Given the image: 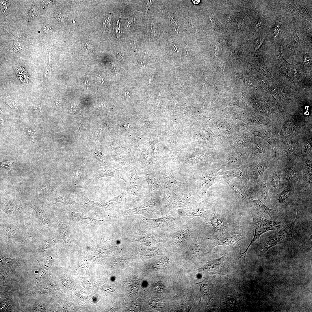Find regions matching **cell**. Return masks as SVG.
Segmentation results:
<instances>
[{"mask_svg": "<svg viewBox=\"0 0 312 312\" xmlns=\"http://www.w3.org/2000/svg\"><path fill=\"white\" fill-rule=\"evenodd\" d=\"M227 182L240 200L246 202L250 201L252 198L251 192L243 183L235 181L231 179H228Z\"/></svg>", "mask_w": 312, "mask_h": 312, "instance_id": "obj_8", "label": "cell"}, {"mask_svg": "<svg viewBox=\"0 0 312 312\" xmlns=\"http://www.w3.org/2000/svg\"><path fill=\"white\" fill-rule=\"evenodd\" d=\"M213 214V217L210 219V220L214 230L213 233L215 232H218L219 228L220 226L224 227L227 229L226 227L223 224L220 216L215 212V210Z\"/></svg>", "mask_w": 312, "mask_h": 312, "instance_id": "obj_17", "label": "cell"}, {"mask_svg": "<svg viewBox=\"0 0 312 312\" xmlns=\"http://www.w3.org/2000/svg\"><path fill=\"white\" fill-rule=\"evenodd\" d=\"M222 167L211 168L203 173L200 179V190L205 193L207 190L213 183L217 174Z\"/></svg>", "mask_w": 312, "mask_h": 312, "instance_id": "obj_10", "label": "cell"}, {"mask_svg": "<svg viewBox=\"0 0 312 312\" xmlns=\"http://www.w3.org/2000/svg\"><path fill=\"white\" fill-rule=\"evenodd\" d=\"M262 22L261 21H259L256 25V28H258L259 26H260L262 24Z\"/></svg>", "mask_w": 312, "mask_h": 312, "instance_id": "obj_42", "label": "cell"}, {"mask_svg": "<svg viewBox=\"0 0 312 312\" xmlns=\"http://www.w3.org/2000/svg\"><path fill=\"white\" fill-rule=\"evenodd\" d=\"M168 18L171 22V23L174 27L175 31L178 32L179 25L178 22L176 19H174L172 16L170 15H168Z\"/></svg>", "mask_w": 312, "mask_h": 312, "instance_id": "obj_28", "label": "cell"}, {"mask_svg": "<svg viewBox=\"0 0 312 312\" xmlns=\"http://www.w3.org/2000/svg\"><path fill=\"white\" fill-rule=\"evenodd\" d=\"M151 28L152 29V33L153 34L155 35V27L154 25V24H152L151 25Z\"/></svg>", "mask_w": 312, "mask_h": 312, "instance_id": "obj_41", "label": "cell"}, {"mask_svg": "<svg viewBox=\"0 0 312 312\" xmlns=\"http://www.w3.org/2000/svg\"><path fill=\"white\" fill-rule=\"evenodd\" d=\"M0 120L1 124H3L4 123L3 116V113L1 110H0Z\"/></svg>", "mask_w": 312, "mask_h": 312, "instance_id": "obj_39", "label": "cell"}, {"mask_svg": "<svg viewBox=\"0 0 312 312\" xmlns=\"http://www.w3.org/2000/svg\"><path fill=\"white\" fill-rule=\"evenodd\" d=\"M2 228L8 236L10 238H15L20 236V230L18 226L14 225L6 224Z\"/></svg>", "mask_w": 312, "mask_h": 312, "instance_id": "obj_15", "label": "cell"}, {"mask_svg": "<svg viewBox=\"0 0 312 312\" xmlns=\"http://www.w3.org/2000/svg\"><path fill=\"white\" fill-rule=\"evenodd\" d=\"M38 10L35 7H33L30 8L29 11V15L32 18H34L37 17L38 14Z\"/></svg>", "mask_w": 312, "mask_h": 312, "instance_id": "obj_29", "label": "cell"}, {"mask_svg": "<svg viewBox=\"0 0 312 312\" xmlns=\"http://www.w3.org/2000/svg\"><path fill=\"white\" fill-rule=\"evenodd\" d=\"M14 160H8L4 161L2 162L1 164V166L6 169L9 170L10 171V174L11 176V179L12 183L13 184L12 180V177L11 176V167L13 163L14 162Z\"/></svg>", "mask_w": 312, "mask_h": 312, "instance_id": "obj_25", "label": "cell"}, {"mask_svg": "<svg viewBox=\"0 0 312 312\" xmlns=\"http://www.w3.org/2000/svg\"><path fill=\"white\" fill-rule=\"evenodd\" d=\"M305 178L311 184H312V171H307L305 174Z\"/></svg>", "mask_w": 312, "mask_h": 312, "instance_id": "obj_31", "label": "cell"}, {"mask_svg": "<svg viewBox=\"0 0 312 312\" xmlns=\"http://www.w3.org/2000/svg\"><path fill=\"white\" fill-rule=\"evenodd\" d=\"M0 203L3 211L10 216H15L20 215L22 212V207L15 202L1 197Z\"/></svg>", "mask_w": 312, "mask_h": 312, "instance_id": "obj_11", "label": "cell"}, {"mask_svg": "<svg viewBox=\"0 0 312 312\" xmlns=\"http://www.w3.org/2000/svg\"><path fill=\"white\" fill-rule=\"evenodd\" d=\"M196 217L189 219L187 222L168 233V241L166 243L169 248L186 251L200 232Z\"/></svg>", "mask_w": 312, "mask_h": 312, "instance_id": "obj_1", "label": "cell"}, {"mask_svg": "<svg viewBox=\"0 0 312 312\" xmlns=\"http://www.w3.org/2000/svg\"><path fill=\"white\" fill-rule=\"evenodd\" d=\"M294 36L295 39V40L296 42L299 44L300 43V40L299 38L298 35L296 32L294 33Z\"/></svg>", "mask_w": 312, "mask_h": 312, "instance_id": "obj_36", "label": "cell"}, {"mask_svg": "<svg viewBox=\"0 0 312 312\" xmlns=\"http://www.w3.org/2000/svg\"><path fill=\"white\" fill-rule=\"evenodd\" d=\"M49 62L48 65L45 68L44 73V76L46 79L50 78L51 75V64Z\"/></svg>", "mask_w": 312, "mask_h": 312, "instance_id": "obj_27", "label": "cell"}, {"mask_svg": "<svg viewBox=\"0 0 312 312\" xmlns=\"http://www.w3.org/2000/svg\"><path fill=\"white\" fill-rule=\"evenodd\" d=\"M189 206L179 209L178 211V216L186 220L199 217L206 220L210 219L214 211L213 207L206 200L194 203Z\"/></svg>", "mask_w": 312, "mask_h": 312, "instance_id": "obj_4", "label": "cell"}, {"mask_svg": "<svg viewBox=\"0 0 312 312\" xmlns=\"http://www.w3.org/2000/svg\"><path fill=\"white\" fill-rule=\"evenodd\" d=\"M16 73L21 81L25 84L28 83L29 76L26 70L23 68L19 66L17 68Z\"/></svg>", "mask_w": 312, "mask_h": 312, "instance_id": "obj_19", "label": "cell"}, {"mask_svg": "<svg viewBox=\"0 0 312 312\" xmlns=\"http://www.w3.org/2000/svg\"><path fill=\"white\" fill-rule=\"evenodd\" d=\"M252 216L255 230L254 237L246 250L243 253H240L239 258H246L247 252L250 246L262 234L270 230L281 229L285 226L281 222L266 219L256 214L252 213Z\"/></svg>", "mask_w": 312, "mask_h": 312, "instance_id": "obj_3", "label": "cell"}, {"mask_svg": "<svg viewBox=\"0 0 312 312\" xmlns=\"http://www.w3.org/2000/svg\"><path fill=\"white\" fill-rule=\"evenodd\" d=\"M42 30L45 33L47 34H50L53 33L52 27L48 25L43 26Z\"/></svg>", "mask_w": 312, "mask_h": 312, "instance_id": "obj_30", "label": "cell"}, {"mask_svg": "<svg viewBox=\"0 0 312 312\" xmlns=\"http://www.w3.org/2000/svg\"><path fill=\"white\" fill-rule=\"evenodd\" d=\"M55 17L59 21H61L63 18L64 16L61 13H57L55 15Z\"/></svg>", "mask_w": 312, "mask_h": 312, "instance_id": "obj_35", "label": "cell"}, {"mask_svg": "<svg viewBox=\"0 0 312 312\" xmlns=\"http://www.w3.org/2000/svg\"><path fill=\"white\" fill-rule=\"evenodd\" d=\"M244 168L238 167L227 170L226 171L218 172L217 174V177L226 178L230 177H236L242 181H244L246 179V174Z\"/></svg>", "mask_w": 312, "mask_h": 312, "instance_id": "obj_13", "label": "cell"}, {"mask_svg": "<svg viewBox=\"0 0 312 312\" xmlns=\"http://www.w3.org/2000/svg\"><path fill=\"white\" fill-rule=\"evenodd\" d=\"M56 192V189L51 182L45 180L40 181L36 188L38 197L46 198Z\"/></svg>", "mask_w": 312, "mask_h": 312, "instance_id": "obj_12", "label": "cell"}, {"mask_svg": "<svg viewBox=\"0 0 312 312\" xmlns=\"http://www.w3.org/2000/svg\"><path fill=\"white\" fill-rule=\"evenodd\" d=\"M285 176L287 180L291 181L295 179L296 177V174L293 168H289L286 170Z\"/></svg>", "mask_w": 312, "mask_h": 312, "instance_id": "obj_23", "label": "cell"}, {"mask_svg": "<svg viewBox=\"0 0 312 312\" xmlns=\"http://www.w3.org/2000/svg\"><path fill=\"white\" fill-rule=\"evenodd\" d=\"M29 207L35 211L36 217L40 222L45 225L49 224L48 217L45 208L36 203H31Z\"/></svg>", "mask_w": 312, "mask_h": 312, "instance_id": "obj_14", "label": "cell"}, {"mask_svg": "<svg viewBox=\"0 0 312 312\" xmlns=\"http://www.w3.org/2000/svg\"><path fill=\"white\" fill-rule=\"evenodd\" d=\"M250 201L254 210L260 217L271 220L275 218L276 210L269 208L260 200L252 198Z\"/></svg>", "mask_w": 312, "mask_h": 312, "instance_id": "obj_9", "label": "cell"}, {"mask_svg": "<svg viewBox=\"0 0 312 312\" xmlns=\"http://www.w3.org/2000/svg\"><path fill=\"white\" fill-rule=\"evenodd\" d=\"M110 19L108 16H107L104 19V21L103 22V25H105L106 27L107 26H108V27H110Z\"/></svg>", "mask_w": 312, "mask_h": 312, "instance_id": "obj_32", "label": "cell"}, {"mask_svg": "<svg viewBox=\"0 0 312 312\" xmlns=\"http://www.w3.org/2000/svg\"><path fill=\"white\" fill-rule=\"evenodd\" d=\"M194 283L198 285L200 287V296L199 304L202 299L205 297L209 294V288L207 283L204 281Z\"/></svg>", "mask_w": 312, "mask_h": 312, "instance_id": "obj_18", "label": "cell"}, {"mask_svg": "<svg viewBox=\"0 0 312 312\" xmlns=\"http://www.w3.org/2000/svg\"><path fill=\"white\" fill-rule=\"evenodd\" d=\"M263 39L260 40L258 42V44H257V46H256V48H255V50H257L258 49V48H259V47H260V46L262 44V43H263Z\"/></svg>", "mask_w": 312, "mask_h": 312, "instance_id": "obj_38", "label": "cell"}, {"mask_svg": "<svg viewBox=\"0 0 312 312\" xmlns=\"http://www.w3.org/2000/svg\"><path fill=\"white\" fill-rule=\"evenodd\" d=\"M280 178L276 172H274L272 177L271 183L273 188L278 187L280 183Z\"/></svg>", "mask_w": 312, "mask_h": 312, "instance_id": "obj_22", "label": "cell"}, {"mask_svg": "<svg viewBox=\"0 0 312 312\" xmlns=\"http://www.w3.org/2000/svg\"><path fill=\"white\" fill-rule=\"evenodd\" d=\"M208 242V245L211 249H212L219 246H229L233 247L236 244L239 246L240 252H241V248L238 243V242L243 239V236L237 234H234L229 236L221 237L216 236L211 237L202 238Z\"/></svg>", "mask_w": 312, "mask_h": 312, "instance_id": "obj_6", "label": "cell"}, {"mask_svg": "<svg viewBox=\"0 0 312 312\" xmlns=\"http://www.w3.org/2000/svg\"><path fill=\"white\" fill-rule=\"evenodd\" d=\"M290 195L289 191L284 190L278 195L276 197V202L279 204L284 203Z\"/></svg>", "mask_w": 312, "mask_h": 312, "instance_id": "obj_20", "label": "cell"}, {"mask_svg": "<svg viewBox=\"0 0 312 312\" xmlns=\"http://www.w3.org/2000/svg\"><path fill=\"white\" fill-rule=\"evenodd\" d=\"M305 166L307 170L312 171L311 161L310 160L307 161L306 162Z\"/></svg>", "mask_w": 312, "mask_h": 312, "instance_id": "obj_33", "label": "cell"}, {"mask_svg": "<svg viewBox=\"0 0 312 312\" xmlns=\"http://www.w3.org/2000/svg\"><path fill=\"white\" fill-rule=\"evenodd\" d=\"M261 194L265 200H268L270 199V196L268 189L266 183L263 182L261 183L260 188Z\"/></svg>", "mask_w": 312, "mask_h": 312, "instance_id": "obj_21", "label": "cell"}, {"mask_svg": "<svg viewBox=\"0 0 312 312\" xmlns=\"http://www.w3.org/2000/svg\"><path fill=\"white\" fill-rule=\"evenodd\" d=\"M209 253L210 252L207 251L198 244L196 238L182 254V257L188 260H196L202 258Z\"/></svg>", "mask_w": 312, "mask_h": 312, "instance_id": "obj_7", "label": "cell"}, {"mask_svg": "<svg viewBox=\"0 0 312 312\" xmlns=\"http://www.w3.org/2000/svg\"><path fill=\"white\" fill-rule=\"evenodd\" d=\"M117 54L118 57L124 60V56L122 53L121 52H117Z\"/></svg>", "mask_w": 312, "mask_h": 312, "instance_id": "obj_40", "label": "cell"}, {"mask_svg": "<svg viewBox=\"0 0 312 312\" xmlns=\"http://www.w3.org/2000/svg\"><path fill=\"white\" fill-rule=\"evenodd\" d=\"M268 167V166L263 163L255 165L251 168L252 174L253 177L257 180L259 177L262 176Z\"/></svg>", "mask_w": 312, "mask_h": 312, "instance_id": "obj_16", "label": "cell"}, {"mask_svg": "<svg viewBox=\"0 0 312 312\" xmlns=\"http://www.w3.org/2000/svg\"><path fill=\"white\" fill-rule=\"evenodd\" d=\"M4 99L7 104L12 109L14 108H16L15 101L11 97L8 96H6L5 97Z\"/></svg>", "mask_w": 312, "mask_h": 312, "instance_id": "obj_26", "label": "cell"}, {"mask_svg": "<svg viewBox=\"0 0 312 312\" xmlns=\"http://www.w3.org/2000/svg\"><path fill=\"white\" fill-rule=\"evenodd\" d=\"M228 262L227 255L223 254L219 258L207 261L197 270L200 272H211L227 276Z\"/></svg>", "mask_w": 312, "mask_h": 312, "instance_id": "obj_5", "label": "cell"}, {"mask_svg": "<svg viewBox=\"0 0 312 312\" xmlns=\"http://www.w3.org/2000/svg\"><path fill=\"white\" fill-rule=\"evenodd\" d=\"M193 2L195 4H197L199 3L200 2V0H192Z\"/></svg>", "mask_w": 312, "mask_h": 312, "instance_id": "obj_43", "label": "cell"}, {"mask_svg": "<svg viewBox=\"0 0 312 312\" xmlns=\"http://www.w3.org/2000/svg\"><path fill=\"white\" fill-rule=\"evenodd\" d=\"M211 20L213 28L216 30L220 31L222 28V26L217 19L213 16L211 17Z\"/></svg>", "mask_w": 312, "mask_h": 312, "instance_id": "obj_24", "label": "cell"}, {"mask_svg": "<svg viewBox=\"0 0 312 312\" xmlns=\"http://www.w3.org/2000/svg\"><path fill=\"white\" fill-rule=\"evenodd\" d=\"M300 213L298 210L296 217L293 222L285 225L277 232L265 237L260 240L257 249L259 256L263 255L270 248L276 245L292 241L293 239V229Z\"/></svg>", "mask_w": 312, "mask_h": 312, "instance_id": "obj_2", "label": "cell"}, {"mask_svg": "<svg viewBox=\"0 0 312 312\" xmlns=\"http://www.w3.org/2000/svg\"><path fill=\"white\" fill-rule=\"evenodd\" d=\"M172 47L174 49V51H177L178 52V51L179 52V48L178 46H177V45L175 44H172Z\"/></svg>", "mask_w": 312, "mask_h": 312, "instance_id": "obj_37", "label": "cell"}, {"mask_svg": "<svg viewBox=\"0 0 312 312\" xmlns=\"http://www.w3.org/2000/svg\"><path fill=\"white\" fill-rule=\"evenodd\" d=\"M81 169V167H80L79 168H78L76 172L75 177V182H76L77 181L78 177L80 176V171Z\"/></svg>", "mask_w": 312, "mask_h": 312, "instance_id": "obj_34", "label": "cell"}]
</instances>
